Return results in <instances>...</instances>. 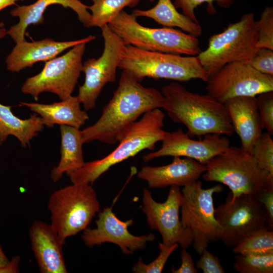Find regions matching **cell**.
I'll use <instances>...</instances> for the list:
<instances>
[{
  "label": "cell",
  "mask_w": 273,
  "mask_h": 273,
  "mask_svg": "<svg viewBox=\"0 0 273 273\" xmlns=\"http://www.w3.org/2000/svg\"><path fill=\"white\" fill-rule=\"evenodd\" d=\"M164 97L153 87L144 86L122 70L117 88L93 125L81 130L84 143L95 141L109 145L118 142L122 132L146 112L163 107Z\"/></svg>",
  "instance_id": "obj_1"
},
{
  "label": "cell",
  "mask_w": 273,
  "mask_h": 273,
  "mask_svg": "<svg viewBox=\"0 0 273 273\" xmlns=\"http://www.w3.org/2000/svg\"><path fill=\"white\" fill-rule=\"evenodd\" d=\"M162 108L175 123H182L191 138L208 134L231 136L234 129L224 105L209 94L201 95L173 82L161 89Z\"/></svg>",
  "instance_id": "obj_2"
},
{
  "label": "cell",
  "mask_w": 273,
  "mask_h": 273,
  "mask_svg": "<svg viewBox=\"0 0 273 273\" xmlns=\"http://www.w3.org/2000/svg\"><path fill=\"white\" fill-rule=\"evenodd\" d=\"M165 114L155 109L143 115L122 133L117 147L105 157L86 162L70 174L72 184H93L112 166L133 157L144 150L152 151L167 131L163 129Z\"/></svg>",
  "instance_id": "obj_3"
},
{
  "label": "cell",
  "mask_w": 273,
  "mask_h": 273,
  "mask_svg": "<svg viewBox=\"0 0 273 273\" xmlns=\"http://www.w3.org/2000/svg\"><path fill=\"white\" fill-rule=\"evenodd\" d=\"M205 166L203 179L226 185L232 198L242 194L256 195L273 187V176L241 147L230 146Z\"/></svg>",
  "instance_id": "obj_4"
},
{
  "label": "cell",
  "mask_w": 273,
  "mask_h": 273,
  "mask_svg": "<svg viewBox=\"0 0 273 273\" xmlns=\"http://www.w3.org/2000/svg\"><path fill=\"white\" fill-rule=\"evenodd\" d=\"M118 68L141 82L145 77L188 81L199 79L207 82L209 76L197 56L149 51L125 46Z\"/></svg>",
  "instance_id": "obj_5"
},
{
  "label": "cell",
  "mask_w": 273,
  "mask_h": 273,
  "mask_svg": "<svg viewBox=\"0 0 273 273\" xmlns=\"http://www.w3.org/2000/svg\"><path fill=\"white\" fill-rule=\"evenodd\" d=\"M51 225L65 244L67 238L87 228L100 211L97 193L89 184H72L55 191L49 200Z\"/></svg>",
  "instance_id": "obj_6"
},
{
  "label": "cell",
  "mask_w": 273,
  "mask_h": 273,
  "mask_svg": "<svg viewBox=\"0 0 273 273\" xmlns=\"http://www.w3.org/2000/svg\"><path fill=\"white\" fill-rule=\"evenodd\" d=\"M132 14L121 11L108 24L123 41L142 50L165 53L198 56L201 52L197 37L172 28L144 26Z\"/></svg>",
  "instance_id": "obj_7"
},
{
  "label": "cell",
  "mask_w": 273,
  "mask_h": 273,
  "mask_svg": "<svg viewBox=\"0 0 273 273\" xmlns=\"http://www.w3.org/2000/svg\"><path fill=\"white\" fill-rule=\"evenodd\" d=\"M257 40L254 14L246 13L222 32L211 36L207 48L197 57L209 77L228 63L252 58L259 49Z\"/></svg>",
  "instance_id": "obj_8"
},
{
  "label": "cell",
  "mask_w": 273,
  "mask_h": 273,
  "mask_svg": "<svg viewBox=\"0 0 273 273\" xmlns=\"http://www.w3.org/2000/svg\"><path fill=\"white\" fill-rule=\"evenodd\" d=\"M223 189L221 185L203 189L198 180L181 191L180 221L191 232L193 248L200 255L210 243L219 239L221 229L215 216L213 196Z\"/></svg>",
  "instance_id": "obj_9"
},
{
  "label": "cell",
  "mask_w": 273,
  "mask_h": 273,
  "mask_svg": "<svg viewBox=\"0 0 273 273\" xmlns=\"http://www.w3.org/2000/svg\"><path fill=\"white\" fill-rule=\"evenodd\" d=\"M86 43H78L64 55L47 61L39 73L26 79L22 92L31 95L35 101L43 92L55 94L61 100L71 96L82 71Z\"/></svg>",
  "instance_id": "obj_10"
},
{
  "label": "cell",
  "mask_w": 273,
  "mask_h": 273,
  "mask_svg": "<svg viewBox=\"0 0 273 273\" xmlns=\"http://www.w3.org/2000/svg\"><path fill=\"white\" fill-rule=\"evenodd\" d=\"M100 28L104 40L103 53L98 59H89L83 64L85 80L79 87L77 96L85 111L94 109L106 84L116 80L117 69L126 46L108 24Z\"/></svg>",
  "instance_id": "obj_11"
},
{
  "label": "cell",
  "mask_w": 273,
  "mask_h": 273,
  "mask_svg": "<svg viewBox=\"0 0 273 273\" xmlns=\"http://www.w3.org/2000/svg\"><path fill=\"white\" fill-rule=\"evenodd\" d=\"M215 216L221 229L219 240L233 248L251 231L266 225L267 216L263 205L255 195L242 194L215 208Z\"/></svg>",
  "instance_id": "obj_12"
},
{
  "label": "cell",
  "mask_w": 273,
  "mask_h": 273,
  "mask_svg": "<svg viewBox=\"0 0 273 273\" xmlns=\"http://www.w3.org/2000/svg\"><path fill=\"white\" fill-rule=\"evenodd\" d=\"M207 83L208 94L222 104L234 98L273 91V76L258 72L246 61L225 65Z\"/></svg>",
  "instance_id": "obj_13"
},
{
  "label": "cell",
  "mask_w": 273,
  "mask_h": 273,
  "mask_svg": "<svg viewBox=\"0 0 273 273\" xmlns=\"http://www.w3.org/2000/svg\"><path fill=\"white\" fill-rule=\"evenodd\" d=\"M183 200L180 188L171 186L166 200L156 202L151 193L144 188L143 193L142 211L147 217L151 229L158 231L162 243L167 245L178 244L181 248H188L193 241L191 232L184 228L179 218Z\"/></svg>",
  "instance_id": "obj_14"
},
{
  "label": "cell",
  "mask_w": 273,
  "mask_h": 273,
  "mask_svg": "<svg viewBox=\"0 0 273 273\" xmlns=\"http://www.w3.org/2000/svg\"><path fill=\"white\" fill-rule=\"evenodd\" d=\"M112 208V206L106 207L99 211L95 221L96 228H86L83 231L81 239L86 247L92 248L104 243H111L117 245L124 254L131 255L145 249L148 242L155 240L152 233L142 236L130 233L128 228L133 224V220H120Z\"/></svg>",
  "instance_id": "obj_15"
},
{
  "label": "cell",
  "mask_w": 273,
  "mask_h": 273,
  "mask_svg": "<svg viewBox=\"0 0 273 273\" xmlns=\"http://www.w3.org/2000/svg\"><path fill=\"white\" fill-rule=\"evenodd\" d=\"M220 135L208 134L195 140L179 128L173 132H167L161 141L160 148L144 155L143 160L147 162L154 158L178 156L190 158L205 165L230 146L229 139Z\"/></svg>",
  "instance_id": "obj_16"
},
{
  "label": "cell",
  "mask_w": 273,
  "mask_h": 273,
  "mask_svg": "<svg viewBox=\"0 0 273 273\" xmlns=\"http://www.w3.org/2000/svg\"><path fill=\"white\" fill-rule=\"evenodd\" d=\"M205 170V165L194 159L174 156L167 165L143 166L138 177L146 181L151 188L172 186L183 187L198 180Z\"/></svg>",
  "instance_id": "obj_17"
},
{
  "label": "cell",
  "mask_w": 273,
  "mask_h": 273,
  "mask_svg": "<svg viewBox=\"0 0 273 273\" xmlns=\"http://www.w3.org/2000/svg\"><path fill=\"white\" fill-rule=\"evenodd\" d=\"M31 247L41 273H68L64 245L51 224L36 220L29 231Z\"/></svg>",
  "instance_id": "obj_18"
},
{
  "label": "cell",
  "mask_w": 273,
  "mask_h": 273,
  "mask_svg": "<svg viewBox=\"0 0 273 273\" xmlns=\"http://www.w3.org/2000/svg\"><path fill=\"white\" fill-rule=\"evenodd\" d=\"M96 38L95 36L71 41H57L51 38L27 42L25 40L16 43L6 59L7 69L11 72H18L31 67L40 61L51 60L65 50L81 42H89Z\"/></svg>",
  "instance_id": "obj_19"
},
{
  "label": "cell",
  "mask_w": 273,
  "mask_h": 273,
  "mask_svg": "<svg viewBox=\"0 0 273 273\" xmlns=\"http://www.w3.org/2000/svg\"><path fill=\"white\" fill-rule=\"evenodd\" d=\"M54 4L71 9L76 13L79 20L84 26L92 27V17L88 11V6L82 3L80 0H37L30 5L18 6L12 9L11 15L18 17L19 21L7 31V34L16 43L25 40L24 35L27 27L30 24H42L45 10L49 6Z\"/></svg>",
  "instance_id": "obj_20"
},
{
  "label": "cell",
  "mask_w": 273,
  "mask_h": 273,
  "mask_svg": "<svg viewBox=\"0 0 273 273\" xmlns=\"http://www.w3.org/2000/svg\"><path fill=\"white\" fill-rule=\"evenodd\" d=\"M243 149L251 153L263 133L255 97H238L224 104Z\"/></svg>",
  "instance_id": "obj_21"
},
{
  "label": "cell",
  "mask_w": 273,
  "mask_h": 273,
  "mask_svg": "<svg viewBox=\"0 0 273 273\" xmlns=\"http://www.w3.org/2000/svg\"><path fill=\"white\" fill-rule=\"evenodd\" d=\"M19 105L27 107L38 114L43 125L49 128L59 124L80 128L89 119L86 112L81 109L77 96H71L61 102L50 104L21 102Z\"/></svg>",
  "instance_id": "obj_22"
},
{
  "label": "cell",
  "mask_w": 273,
  "mask_h": 273,
  "mask_svg": "<svg viewBox=\"0 0 273 273\" xmlns=\"http://www.w3.org/2000/svg\"><path fill=\"white\" fill-rule=\"evenodd\" d=\"M60 129L61 158L58 164L51 172V178L55 183L60 180L64 173L69 175L81 167L85 163L82 151L84 143L81 130L66 125H60Z\"/></svg>",
  "instance_id": "obj_23"
},
{
  "label": "cell",
  "mask_w": 273,
  "mask_h": 273,
  "mask_svg": "<svg viewBox=\"0 0 273 273\" xmlns=\"http://www.w3.org/2000/svg\"><path fill=\"white\" fill-rule=\"evenodd\" d=\"M11 108L0 103V145L9 135H13L20 141L22 147H27L44 125L36 113L31 114L28 119H22L13 114Z\"/></svg>",
  "instance_id": "obj_24"
},
{
  "label": "cell",
  "mask_w": 273,
  "mask_h": 273,
  "mask_svg": "<svg viewBox=\"0 0 273 273\" xmlns=\"http://www.w3.org/2000/svg\"><path fill=\"white\" fill-rule=\"evenodd\" d=\"M131 14L136 18L152 19L165 27H178L196 37L201 35L202 28L199 23L179 13L171 0H158L156 5L148 10H134Z\"/></svg>",
  "instance_id": "obj_25"
},
{
  "label": "cell",
  "mask_w": 273,
  "mask_h": 273,
  "mask_svg": "<svg viewBox=\"0 0 273 273\" xmlns=\"http://www.w3.org/2000/svg\"><path fill=\"white\" fill-rule=\"evenodd\" d=\"M236 254H264L273 253V231L265 225L246 235L235 246Z\"/></svg>",
  "instance_id": "obj_26"
},
{
  "label": "cell",
  "mask_w": 273,
  "mask_h": 273,
  "mask_svg": "<svg viewBox=\"0 0 273 273\" xmlns=\"http://www.w3.org/2000/svg\"><path fill=\"white\" fill-rule=\"evenodd\" d=\"M88 6L91 11L92 27L100 28L114 19L126 7H134L141 0H92Z\"/></svg>",
  "instance_id": "obj_27"
},
{
  "label": "cell",
  "mask_w": 273,
  "mask_h": 273,
  "mask_svg": "<svg viewBox=\"0 0 273 273\" xmlns=\"http://www.w3.org/2000/svg\"><path fill=\"white\" fill-rule=\"evenodd\" d=\"M233 269L239 273H272L273 253L237 254Z\"/></svg>",
  "instance_id": "obj_28"
},
{
  "label": "cell",
  "mask_w": 273,
  "mask_h": 273,
  "mask_svg": "<svg viewBox=\"0 0 273 273\" xmlns=\"http://www.w3.org/2000/svg\"><path fill=\"white\" fill-rule=\"evenodd\" d=\"M259 165L273 176V140L271 134L262 133L250 153Z\"/></svg>",
  "instance_id": "obj_29"
},
{
  "label": "cell",
  "mask_w": 273,
  "mask_h": 273,
  "mask_svg": "<svg viewBox=\"0 0 273 273\" xmlns=\"http://www.w3.org/2000/svg\"><path fill=\"white\" fill-rule=\"evenodd\" d=\"M160 253L158 256L148 264L145 263L140 258L132 267V271L135 273H161L173 252L178 247V244L167 245L163 243H158Z\"/></svg>",
  "instance_id": "obj_30"
},
{
  "label": "cell",
  "mask_w": 273,
  "mask_h": 273,
  "mask_svg": "<svg viewBox=\"0 0 273 273\" xmlns=\"http://www.w3.org/2000/svg\"><path fill=\"white\" fill-rule=\"evenodd\" d=\"M258 34L257 47L273 50V8L266 6L262 11L259 20L256 21Z\"/></svg>",
  "instance_id": "obj_31"
},
{
  "label": "cell",
  "mask_w": 273,
  "mask_h": 273,
  "mask_svg": "<svg viewBox=\"0 0 273 273\" xmlns=\"http://www.w3.org/2000/svg\"><path fill=\"white\" fill-rule=\"evenodd\" d=\"M235 0H174L175 7L182 10L183 14L193 21L199 23L195 13L196 8L204 3L207 4V11L210 14L216 13V9L213 6V3L222 8H230Z\"/></svg>",
  "instance_id": "obj_32"
},
{
  "label": "cell",
  "mask_w": 273,
  "mask_h": 273,
  "mask_svg": "<svg viewBox=\"0 0 273 273\" xmlns=\"http://www.w3.org/2000/svg\"><path fill=\"white\" fill-rule=\"evenodd\" d=\"M257 105L262 129L273 134V91L257 95Z\"/></svg>",
  "instance_id": "obj_33"
},
{
  "label": "cell",
  "mask_w": 273,
  "mask_h": 273,
  "mask_svg": "<svg viewBox=\"0 0 273 273\" xmlns=\"http://www.w3.org/2000/svg\"><path fill=\"white\" fill-rule=\"evenodd\" d=\"M246 62L258 72L273 76V50L259 48L253 57Z\"/></svg>",
  "instance_id": "obj_34"
},
{
  "label": "cell",
  "mask_w": 273,
  "mask_h": 273,
  "mask_svg": "<svg viewBox=\"0 0 273 273\" xmlns=\"http://www.w3.org/2000/svg\"><path fill=\"white\" fill-rule=\"evenodd\" d=\"M199 260L196 263V267L202 270L204 273H224L219 258L213 254L207 248L203 250Z\"/></svg>",
  "instance_id": "obj_35"
},
{
  "label": "cell",
  "mask_w": 273,
  "mask_h": 273,
  "mask_svg": "<svg viewBox=\"0 0 273 273\" xmlns=\"http://www.w3.org/2000/svg\"><path fill=\"white\" fill-rule=\"evenodd\" d=\"M257 199L263 205L267 216V225L273 227V187L265 190L256 195Z\"/></svg>",
  "instance_id": "obj_36"
},
{
  "label": "cell",
  "mask_w": 273,
  "mask_h": 273,
  "mask_svg": "<svg viewBox=\"0 0 273 273\" xmlns=\"http://www.w3.org/2000/svg\"><path fill=\"white\" fill-rule=\"evenodd\" d=\"M181 264L177 269L171 268L172 273H198L191 253L187 249L182 248L180 252Z\"/></svg>",
  "instance_id": "obj_37"
},
{
  "label": "cell",
  "mask_w": 273,
  "mask_h": 273,
  "mask_svg": "<svg viewBox=\"0 0 273 273\" xmlns=\"http://www.w3.org/2000/svg\"><path fill=\"white\" fill-rule=\"evenodd\" d=\"M21 258L16 255L3 267L0 268V273H18L19 272V264Z\"/></svg>",
  "instance_id": "obj_38"
},
{
  "label": "cell",
  "mask_w": 273,
  "mask_h": 273,
  "mask_svg": "<svg viewBox=\"0 0 273 273\" xmlns=\"http://www.w3.org/2000/svg\"><path fill=\"white\" fill-rule=\"evenodd\" d=\"M9 260V258L4 252L0 242V268L4 266Z\"/></svg>",
  "instance_id": "obj_39"
},
{
  "label": "cell",
  "mask_w": 273,
  "mask_h": 273,
  "mask_svg": "<svg viewBox=\"0 0 273 273\" xmlns=\"http://www.w3.org/2000/svg\"><path fill=\"white\" fill-rule=\"evenodd\" d=\"M18 1L23 0H0V11L6 7L15 5Z\"/></svg>",
  "instance_id": "obj_40"
},
{
  "label": "cell",
  "mask_w": 273,
  "mask_h": 273,
  "mask_svg": "<svg viewBox=\"0 0 273 273\" xmlns=\"http://www.w3.org/2000/svg\"><path fill=\"white\" fill-rule=\"evenodd\" d=\"M7 34V31L6 29H4L1 32H0V39L3 38Z\"/></svg>",
  "instance_id": "obj_41"
},
{
  "label": "cell",
  "mask_w": 273,
  "mask_h": 273,
  "mask_svg": "<svg viewBox=\"0 0 273 273\" xmlns=\"http://www.w3.org/2000/svg\"><path fill=\"white\" fill-rule=\"evenodd\" d=\"M5 24L3 22H0V32L3 30L5 28Z\"/></svg>",
  "instance_id": "obj_42"
},
{
  "label": "cell",
  "mask_w": 273,
  "mask_h": 273,
  "mask_svg": "<svg viewBox=\"0 0 273 273\" xmlns=\"http://www.w3.org/2000/svg\"><path fill=\"white\" fill-rule=\"evenodd\" d=\"M148 1H149L150 2H153L154 1V0H148Z\"/></svg>",
  "instance_id": "obj_43"
}]
</instances>
